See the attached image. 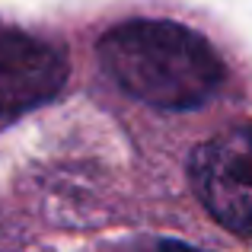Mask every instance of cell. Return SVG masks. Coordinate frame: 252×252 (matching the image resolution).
<instances>
[{"label": "cell", "instance_id": "cell-1", "mask_svg": "<svg viewBox=\"0 0 252 252\" xmlns=\"http://www.w3.org/2000/svg\"><path fill=\"white\" fill-rule=\"evenodd\" d=\"M102 70L154 109H198L223 83V61L204 35L169 19H131L96 45Z\"/></svg>", "mask_w": 252, "mask_h": 252}, {"label": "cell", "instance_id": "cell-3", "mask_svg": "<svg viewBox=\"0 0 252 252\" xmlns=\"http://www.w3.org/2000/svg\"><path fill=\"white\" fill-rule=\"evenodd\" d=\"M67 80V55L38 35L0 26V118L55 99Z\"/></svg>", "mask_w": 252, "mask_h": 252}, {"label": "cell", "instance_id": "cell-4", "mask_svg": "<svg viewBox=\"0 0 252 252\" xmlns=\"http://www.w3.org/2000/svg\"><path fill=\"white\" fill-rule=\"evenodd\" d=\"M157 252H201V249L189 246V243H176V240H166V243H160V249H157Z\"/></svg>", "mask_w": 252, "mask_h": 252}, {"label": "cell", "instance_id": "cell-2", "mask_svg": "<svg viewBox=\"0 0 252 252\" xmlns=\"http://www.w3.org/2000/svg\"><path fill=\"white\" fill-rule=\"evenodd\" d=\"M191 185L217 223L252 236V122L208 137L191 154Z\"/></svg>", "mask_w": 252, "mask_h": 252}]
</instances>
